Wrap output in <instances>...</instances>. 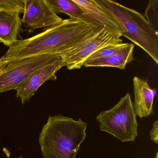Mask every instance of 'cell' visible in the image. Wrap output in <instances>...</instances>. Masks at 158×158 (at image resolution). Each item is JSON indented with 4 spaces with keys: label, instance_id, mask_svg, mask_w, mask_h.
<instances>
[{
    "label": "cell",
    "instance_id": "277c9868",
    "mask_svg": "<svg viewBox=\"0 0 158 158\" xmlns=\"http://www.w3.org/2000/svg\"><path fill=\"white\" fill-rule=\"evenodd\" d=\"M96 119L101 131L109 133L121 142H133L138 136L137 115L129 93L112 108L100 113Z\"/></svg>",
    "mask_w": 158,
    "mask_h": 158
},
{
    "label": "cell",
    "instance_id": "ffe728a7",
    "mask_svg": "<svg viewBox=\"0 0 158 158\" xmlns=\"http://www.w3.org/2000/svg\"><path fill=\"white\" fill-rule=\"evenodd\" d=\"M23 158V157H22V156H21V157H19V158Z\"/></svg>",
    "mask_w": 158,
    "mask_h": 158
},
{
    "label": "cell",
    "instance_id": "8fae6325",
    "mask_svg": "<svg viewBox=\"0 0 158 158\" xmlns=\"http://www.w3.org/2000/svg\"><path fill=\"white\" fill-rule=\"evenodd\" d=\"M20 14L0 11V42L10 47L17 40L22 27Z\"/></svg>",
    "mask_w": 158,
    "mask_h": 158
},
{
    "label": "cell",
    "instance_id": "7a4b0ae2",
    "mask_svg": "<svg viewBox=\"0 0 158 158\" xmlns=\"http://www.w3.org/2000/svg\"><path fill=\"white\" fill-rule=\"evenodd\" d=\"M87 123L61 114L50 116L42 127L39 142L44 158H76L86 137Z\"/></svg>",
    "mask_w": 158,
    "mask_h": 158
},
{
    "label": "cell",
    "instance_id": "5b68a950",
    "mask_svg": "<svg viewBox=\"0 0 158 158\" xmlns=\"http://www.w3.org/2000/svg\"><path fill=\"white\" fill-rule=\"evenodd\" d=\"M60 56L44 54L8 62L0 68V93L16 90L34 72Z\"/></svg>",
    "mask_w": 158,
    "mask_h": 158
},
{
    "label": "cell",
    "instance_id": "e0dca14e",
    "mask_svg": "<svg viewBox=\"0 0 158 158\" xmlns=\"http://www.w3.org/2000/svg\"><path fill=\"white\" fill-rule=\"evenodd\" d=\"M150 139L155 144L158 143V122L155 121L152 125V128L150 132Z\"/></svg>",
    "mask_w": 158,
    "mask_h": 158
},
{
    "label": "cell",
    "instance_id": "d6986e66",
    "mask_svg": "<svg viewBox=\"0 0 158 158\" xmlns=\"http://www.w3.org/2000/svg\"><path fill=\"white\" fill-rule=\"evenodd\" d=\"M155 158H158V152L156 153V156H155Z\"/></svg>",
    "mask_w": 158,
    "mask_h": 158
},
{
    "label": "cell",
    "instance_id": "30bf717a",
    "mask_svg": "<svg viewBox=\"0 0 158 158\" xmlns=\"http://www.w3.org/2000/svg\"><path fill=\"white\" fill-rule=\"evenodd\" d=\"M134 110L137 116L142 118L148 117L153 113V101L155 91L151 88L145 79L134 77Z\"/></svg>",
    "mask_w": 158,
    "mask_h": 158
},
{
    "label": "cell",
    "instance_id": "9a60e30c",
    "mask_svg": "<svg viewBox=\"0 0 158 158\" xmlns=\"http://www.w3.org/2000/svg\"><path fill=\"white\" fill-rule=\"evenodd\" d=\"M148 23L158 33V0H151L144 15Z\"/></svg>",
    "mask_w": 158,
    "mask_h": 158
},
{
    "label": "cell",
    "instance_id": "ac0fdd59",
    "mask_svg": "<svg viewBox=\"0 0 158 158\" xmlns=\"http://www.w3.org/2000/svg\"><path fill=\"white\" fill-rule=\"evenodd\" d=\"M7 62H8L4 60H2V59L1 58V59H0V68H1L2 65L7 63Z\"/></svg>",
    "mask_w": 158,
    "mask_h": 158
},
{
    "label": "cell",
    "instance_id": "6da1fadb",
    "mask_svg": "<svg viewBox=\"0 0 158 158\" xmlns=\"http://www.w3.org/2000/svg\"><path fill=\"white\" fill-rule=\"evenodd\" d=\"M103 28L94 23L69 18L35 36L17 40L1 59L7 62L48 54L61 55Z\"/></svg>",
    "mask_w": 158,
    "mask_h": 158
},
{
    "label": "cell",
    "instance_id": "5bb4252c",
    "mask_svg": "<svg viewBox=\"0 0 158 158\" xmlns=\"http://www.w3.org/2000/svg\"><path fill=\"white\" fill-rule=\"evenodd\" d=\"M127 44L128 43H122L108 45L92 54L87 59L86 61L110 57L123 49Z\"/></svg>",
    "mask_w": 158,
    "mask_h": 158
},
{
    "label": "cell",
    "instance_id": "4fadbf2b",
    "mask_svg": "<svg viewBox=\"0 0 158 158\" xmlns=\"http://www.w3.org/2000/svg\"><path fill=\"white\" fill-rule=\"evenodd\" d=\"M48 1L51 5L54 12L56 14H65L69 15L70 18L83 20L89 23H94L96 24L86 17L82 9L78 4L76 3L73 1V0H48Z\"/></svg>",
    "mask_w": 158,
    "mask_h": 158
},
{
    "label": "cell",
    "instance_id": "ba28073f",
    "mask_svg": "<svg viewBox=\"0 0 158 158\" xmlns=\"http://www.w3.org/2000/svg\"><path fill=\"white\" fill-rule=\"evenodd\" d=\"M64 66H65V62L60 56L52 62L37 70L16 89V97L20 99L23 104L29 101L46 81L56 80V73Z\"/></svg>",
    "mask_w": 158,
    "mask_h": 158
},
{
    "label": "cell",
    "instance_id": "3957f363",
    "mask_svg": "<svg viewBox=\"0 0 158 158\" xmlns=\"http://www.w3.org/2000/svg\"><path fill=\"white\" fill-rule=\"evenodd\" d=\"M114 17L122 28V36L144 50L158 64V33L143 15L111 0H98Z\"/></svg>",
    "mask_w": 158,
    "mask_h": 158
},
{
    "label": "cell",
    "instance_id": "8992f818",
    "mask_svg": "<svg viewBox=\"0 0 158 158\" xmlns=\"http://www.w3.org/2000/svg\"><path fill=\"white\" fill-rule=\"evenodd\" d=\"M122 43L121 38L103 27L79 46L61 56L68 70L80 69L87 59L99 50L108 45Z\"/></svg>",
    "mask_w": 158,
    "mask_h": 158
},
{
    "label": "cell",
    "instance_id": "2e32d148",
    "mask_svg": "<svg viewBox=\"0 0 158 158\" xmlns=\"http://www.w3.org/2000/svg\"><path fill=\"white\" fill-rule=\"evenodd\" d=\"M25 0H0V11L24 13Z\"/></svg>",
    "mask_w": 158,
    "mask_h": 158
},
{
    "label": "cell",
    "instance_id": "9c48e42d",
    "mask_svg": "<svg viewBox=\"0 0 158 158\" xmlns=\"http://www.w3.org/2000/svg\"><path fill=\"white\" fill-rule=\"evenodd\" d=\"M82 9L86 17L98 25L105 27L113 35L121 38L122 28L112 15L98 0H73Z\"/></svg>",
    "mask_w": 158,
    "mask_h": 158
},
{
    "label": "cell",
    "instance_id": "44dd1931",
    "mask_svg": "<svg viewBox=\"0 0 158 158\" xmlns=\"http://www.w3.org/2000/svg\"><path fill=\"white\" fill-rule=\"evenodd\" d=\"M0 43H1V42H0Z\"/></svg>",
    "mask_w": 158,
    "mask_h": 158
},
{
    "label": "cell",
    "instance_id": "52a82bcc",
    "mask_svg": "<svg viewBox=\"0 0 158 158\" xmlns=\"http://www.w3.org/2000/svg\"><path fill=\"white\" fill-rule=\"evenodd\" d=\"M62 20L48 0H25L22 23L29 33L38 28L50 27Z\"/></svg>",
    "mask_w": 158,
    "mask_h": 158
},
{
    "label": "cell",
    "instance_id": "7c38bea8",
    "mask_svg": "<svg viewBox=\"0 0 158 158\" xmlns=\"http://www.w3.org/2000/svg\"><path fill=\"white\" fill-rule=\"evenodd\" d=\"M135 46L132 43L127 45L117 53L103 59L87 61L83 66L89 67H110L124 70L127 64L135 60L133 52Z\"/></svg>",
    "mask_w": 158,
    "mask_h": 158
}]
</instances>
